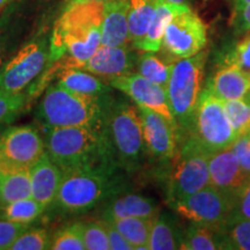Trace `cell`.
<instances>
[{"label":"cell","mask_w":250,"mask_h":250,"mask_svg":"<svg viewBox=\"0 0 250 250\" xmlns=\"http://www.w3.org/2000/svg\"><path fill=\"white\" fill-rule=\"evenodd\" d=\"M103 2L66 5L55 24L50 44V59L62 58V68H79L101 45Z\"/></svg>","instance_id":"6da1fadb"},{"label":"cell","mask_w":250,"mask_h":250,"mask_svg":"<svg viewBox=\"0 0 250 250\" xmlns=\"http://www.w3.org/2000/svg\"><path fill=\"white\" fill-rule=\"evenodd\" d=\"M45 134L46 154L62 171L79 168L112 170L115 154L107 129L93 127H48Z\"/></svg>","instance_id":"7a4b0ae2"},{"label":"cell","mask_w":250,"mask_h":250,"mask_svg":"<svg viewBox=\"0 0 250 250\" xmlns=\"http://www.w3.org/2000/svg\"><path fill=\"white\" fill-rule=\"evenodd\" d=\"M110 98L78 94L58 85L46 90L39 105V120L48 127L83 126L102 129Z\"/></svg>","instance_id":"3957f363"},{"label":"cell","mask_w":250,"mask_h":250,"mask_svg":"<svg viewBox=\"0 0 250 250\" xmlns=\"http://www.w3.org/2000/svg\"><path fill=\"white\" fill-rule=\"evenodd\" d=\"M105 129L117 164L127 170L138 168L147 153L138 107L111 99L105 117Z\"/></svg>","instance_id":"277c9868"},{"label":"cell","mask_w":250,"mask_h":250,"mask_svg":"<svg viewBox=\"0 0 250 250\" xmlns=\"http://www.w3.org/2000/svg\"><path fill=\"white\" fill-rule=\"evenodd\" d=\"M112 170L79 168L62 171V179L55 202L70 213H81L117 193Z\"/></svg>","instance_id":"5b68a950"},{"label":"cell","mask_w":250,"mask_h":250,"mask_svg":"<svg viewBox=\"0 0 250 250\" xmlns=\"http://www.w3.org/2000/svg\"><path fill=\"white\" fill-rule=\"evenodd\" d=\"M206 54L198 52L189 58L179 59L173 65L167 86L170 110L181 129H192L197 102L202 93Z\"/></svg>","instance_id":"8992f818"},{"label":"cell","mask_w":250,"mask_h":250,"mask_svg":"<svg viewBox=\"0 0 250 250\" xmlns=\"http://www.w3.org/2000/svg\"><path fill=\"white\" fill-rule=\"evenodd\" d=\"M176 165L168 186L169 203L181 201L210 186L211 153L190 136L177 153Z\"/></svg>","instance_id":"52a82bcc"},{"label":"cell","mask_w":250,"mask_h":250,"mask_svg":"<svg viewBox=\"0 0 250 250\" xmlns=\"http://www.w3.org/2000/svg\"><path fill=\"white\" fill-rule=\"evenodd\" d=\"M190 136L210 153L230 147L237 139L223 101L208 88L199 95Z\"/></svg>","instance_id":"ba28073f"},{"label":"cell","mask_w":250,"mask_h":250,"mask_svg":"<svg viewBox=\"0 0 250 250\" xmlns=\"http://www.w3.org/2000/svg\"><path fill=\"white\" fill-rule=\"evenodd\" d=\"M45 154V143L35 127L12 126L0 136V170L30 169Z\"/></svg>","instance_id":"9c48e42d"},{"label":"cell","mask_w":250,"mask_h":250,"mask_svg":"<svg viewBox=\"0 0 250 250\" xmlns=\"http://www.w3.org/2000/svg\"><path fill=\"white\" fill-rule=\"evenodd\" d=\"M208 43V31L202 19L189 6L176 13L166 28L162 46L177 59L201 52Z\"/></svg>","instance_id":"30bf717a"},{"label":"cell","mask_w":250,"mask_h":250,"mask_svg":"<svg viewBox=\"0 0 250 250\" xmlns=\"http://www.w3.org/2000/svg\"><path fill=\"white\" fill-rule=\"evenodd\" d=\"M46 42L37 40L24 45L0 70V95L21 93L44 68Z\"/></svg>","instance_id":"8fae6325"},{"label":"cell","mask_w":250,"mask_h":250,"mask_svg":"<svg viewBox=\"0 0 250 250\" xmlns=\"http://www.w3.org/2000/svg\"><path fill=\"white\" fill-rule=\"evenodd\" d=\"M169 206L191 223L221 225L232 213L234 201L210 184L187 198L169 203Z\"/></svg>","instance_id":"7c38bea8"},{"label":"cell","mask_w":250,"mask_h":250,"mask_svg":"<svg viewBox=\"0 0 250 250\" xmlns=\"http://www.w3.org/2000/svg\"><path fill=\"white\" fill-rule=\"evenodd\" d=\"M110 86L120 89L127 95L138 107L151 109L158 112L166 120L173 124L176 129H180L170 110L169 100H168L167 89L152 83L138 73H130L126 76L118 77L109 81Z\"/></svg>","instance_id":"4fadbf2b"},{"label":"cell","mask_w":250,"mask_h":250,"mask_svg":"<svg viewBox=\"0 0 250 250\" xmlns=\"http://www.w3.org/2000/svg\"><path fill=\"white\" fill-rule=\"evenodd\" d=\"M138 109L147 152L159 159L174 158L179 145V129L151 109L144 107H138Z\"/></svg>","instance_id":"5bb4252c"},{"label":"cell","mask_w":250,"mask_h":250,"mask_svg":"<svg viewBox=\"0 0 250 250\" xmlns=\"http://www.w3.org/2000/svg\"><path fill=\"white\" fill-rule=\"evenodd\" d=\"M208 168L211 186L230 197L233 201L250 179L243 171L235 153L230 147L211 153Z\"/></svg>","instance_id":"9a60e30c"},{"label":"cell","mask_w":250,"mask_h":250,"mask_svg":"<svg viewBox=\"0 0 250 250\" xmlns=\"http://www.w3.org/2000/svg\"><path fill=\"white\" fill-rule=\"evenodd\" d=\"M137 61L138 58L127 48V45H100L92 58L83 65V70L110 81L132 73Z\"/></svg>","instance_id":"2e32d148"},{"label":"cell","mask_w":250,"mask_h":250,"mask_svg":"<svg viewBox=\"0 0 250 250\" xmlns=\"http://www.w3.org/2000/svg\"><path fill=\"white\" fill-rule=\"evenodd\" d=\"M206 88L223 102L243 100L250 92V74L225 59L224 64L208 81Z\"/></svg>","instance_id":"e0dca14e"},{"label":"cell","mask_w":250,"mask_h":250,"mask_svg":"<svg viewBox=\"0 0 250 250\" xmlns=\"http://www.w3.org/2000/svg\"><path fill=\"white\" fill-rule=\"evenodd\" d=\"M31 198L45 208L55 202L62 179V170L46 154L30 168Z\"/></svg>","instance_id":"ac0fdd59"},{"label":"cell","mask_w":250,"mask_h":250,"mask_svg":"<svg viewBox=\"0 0 250 250\" xmlns=\"http://www.w3.org/2000/svg\"><path fill=\"white\" fill-rule=\"evenodd\" d=\"M127 11V0H108L104 2L101 27V45H127L130 42Z\"/></svg>","instance_id":"d6986e66"},{"label":"cell","mask_w":250,"mask_h":250,"mask_svg":"<svg viewBox=\"0 0 250 250\" xmlns=\"http://www.w3.org/2000/svg\"><path fill=\"white\" fill-rule=\"evenodd\" d=\"M159 213L160 208L153 198L138 193H127L109 202L102 217L103 220L108 221L127 217L155 219Z\"/></svg>","instance_id":"ffe728a7"},{"label":"cell","mask_w":250,"mask_h":250,"mask_svg":"<svg viewBox=\"0 0 250 250\" xmlns=\"http://www.w3.org/2000/svg\"><path fill=\"white\" fill-rule=\"evenodd\" d=\"M187 6L189 5H175L165 0H158L154 17L149 23L146 35L144 36L137 49L144 52H153V54L158 52L162 46V40L168 23L175 14L179 13Z\"/></svg>","instance_id":"44dd1931"},{"label":"cell","mask_w":250,"mask_h":250,"mask_svg":"<svg viewBox=\"0 0 250 250\" xmlns=\"http://www.w3.org/2000/svg\"><path fill=\"white\" fill-rule=\"evenodd\" d=\"M183 232L181 230L176 219L167 213H159L153 221L149 236L148 249L151 250H174L181 249Z\"/></svg>","instance_id":"7402d4cb"},{"label":"cell","mask_w":250,"mask_h":250,"mask_svg":"<svg viewBox=\"0 0 250 250\" xmlns=\"http://www.w3.org/2000/svg\"><path fill=\"white\" fill-rule=\"evenodd\" d=\"M223 225V224H221ZM221 225L191 223L183 232L181 249L217 250L223 249Z\"/></svg>","instance_id":"603a6c76"},{"label":"cell","mask_w":250,"mask_h":250,"mask_svg":"<svg viewBox=\"0 0 250 250\" xmlns=\"http://www.w3.org/2000/svg\"><path fill=\"white\" fill-rule=\"evenodd\" d=\"M58 85L71 92L90 96H103L110 93V87L99 80L94 74L79 68H62Z\"/></svg>","instance_id":"cb8c5ba5"},{"label":"cell","mask_w":250,"mask_h":250,"mask_svg":"<svg viewBox=\"0 0 250 250\" xmlns=\"http://www.w3.org/2000/svg\"><path fill=\"white\" fill-rule=\"evenodd\" d=\"M127 22H129L130 42L138 48L144 36L146 35L149 23L154 17L158 0H127Z\"/></svg>","instance_id":"d4e9b609"},{"label":"cell","mask_w":250,"mask_h":250,"mask_svg":"<svg viewBox=\"0 0 250 250\" xmlns=\"http://www.w3.org/2000/svg\"><path fill=\"white\" fill-rule=\"evenodd\" d=\"M31 197L30 169L1 171L0 177V204L7 205Z\"/></svg>","instance_id":"484cf974"},{"label":"cell","mask_w":250,"mask_h":250,"mask_svg":"<svg viewBox=\"0 0 250 250\" xmlns=\"http://www.w3.org/2000/svg\"><path fill=\"white\" fill-rule=\"evenodd\" d=\"M153 221L154 219L127 217L114 219L110 223L132 245L134 250H142L148 249Z\"/></svg>","instance_id":"4316f807"},{"label":"cell","mask_w":250,"mask_h":250,"mask_svg":"<svg viewBox=\"0 0 250 250\" xmlns=\"http://www.w3.org/2000/svg\"><path fill=\"white\" fill-rule=\"evenodd\" d=\"M223 249L250 250V219L228 217L221 225Z\"/></svg>","instance_id":"83f0119b"},{"label":"cell","mask_w":250,"mask_h":250,"mask_svg":"<svg viewBox=\"0 0 250 250\" xmlns=\"http://www.w3.org/2000/svg\"><path fill=\"white\" fill-rule=\"evenodd\" d=\"M173 65L153 55V52H145L137 61V70L142 77L167 88Z\"/></svg>","instance_id":"f1b7e54d"},{"label":"cell","mask_w":250,"mask_h":250,"mask_svg":"<svg viewBox=\"0 0 250 250\" xmlns=\"http://www.w3.org/2000/svg\"><path fill=\"white\" fill-rule=\"evenodd\" d=\"M45 206L35 201L34 198H24L4 205L5 219L17 223L29 224L36 220L44 211Z\"/></svg>","instance_id":"f546056e"},{"label":"cell","mask_w":250,"mask_h":250,"mask_svg":"<svg viewBox=\"0 0 250 250\" xmlns=\"http://www.w3.org/2000/svg\"><path fill=\"white\" fill-rule=\"evenodd\" d=\"M223 103L236 138L247 136L250 130V103L246 100H230Z\"/></svg>","instance_id":"4dcf8cb0"},{"label":"cell","mask_w":250,"mask_h":250,"mask_svg":"<svg viewBox=\"0 0 250 250\" xmlns=\"http://www.w3.org/2000/svg\"><path fill=\"white\" fill-rule=\"evenodd\" d=\"M49 249L52 250H85L83 223L72 224L62 228L50 241Z\"/></svg>","instance_id":"1f68e13d"},{"label":"cell","mask_w":250,"mask_h":250,"mask_svg":"<svg viewBox=\"0 0 250 250\" xmlns=\"http://www.w3.org/2000/svg\"><path fill=\"white\" fill-rule=\"evenodd\" d=\"M50 239L49 234L42 228L24 230L15 240L9 250H43L49 249Z\"/></svg>","instance_id":"d6a6232c"},{"label":"cell","mask_w":250,"mask_h":250,"mask_svg":"<svg viewBox=\"0 0 250 250\" xmlns=\"http://www.w3.org/2000/svg\"><path fill=\"white\" fill-rule=\"evenodd\" d=\"M83 242L86 249L88 250H109V240L107 230L103 223H90L83 224Z\"/></svg>","instance_id":"836d02e7"},{"label":"cell","mask_w":250,"mask_h":250,"mask_svg":"<svg viewBox=\"0 0 250 250\" xmlns=\"http://www.w3.org/2000/svg\"><path fill=\"white\" fill-rule=\"evenodd\" d=\"M26 103V94L22 92L12 95H0V124L12 121L22 110Z\"/></svg>","instance_id":"e575fe53"},{"label":"cell","mask_w":250,"mask_h":250,"mask_svg":"<svg viewBox=\"0 0 250 250\" xmlns=\"http://www.w3.org/2000/svg\"><path fill=\"white\" fill-rule=\"evenodd\" d=\"M28 229V224L12 220H0V250L11 248L15 240Z\"/></svg>","instance_id":"d590c367"},{"label":"cell","mask_w":250,"mask_h":250,"mask_svg":"<svg viewBox=\"0 0 250 250\" xmlns=\"http://www.w3.org/2000/svg\"><path fill=\"white\" fill-rule=\"evenodd\" d=\"M226 61L237 65L250 74V33L236 45L232 54L226 58Z\"/></svg>","instance_id":"8d00e7d4"},{"label":"cell","mask_w":250,"mask_h":250,"mask_svg":"<svg viewBox=\"0 0 250 250\" xmlns=\"http://www.w3.org/2000/svg\"><path fill=\"white\" fill-rule=\"evenodd\" d=\"M229 217L250 219V179L234 199L233 211Z\"/></svg>","instance_id":"74e56055"},{"label":"cell","mask_w":250,"mask_h":250,"mask_svg":"<svg viewBox=\"0 0 250 250\" xmlns=\"http://www.w3.org/2000/svg\"><path fill=\"white\" fill-rule=\"evenodd\" d=\"M230 148L235 153L243 171L250 177V142L248 137L242 136L237 138Z\"/></svg>","instance_id":"f35d334b"},{"label":"cell","mask_w":250,"mask_h":250,"mask_svg":"<svg viewBox=\"0 0 250 250\" xmlns=\"http://www.w3.org/2000/svg\"><path fill=\"white\" fill-rule=\"evenodd\" d=\"M102 223L104 225L105 230H107L109 246H110L111 250H134L132 245L118 232L116 227L110 221L103 220Z\"/></svg>","instance_id":"ab89813d"},{"label":"cell","mask_w":250,"mask_h":250,"mask_svg":"<svg viewBox=\"0 0 250 250\" xmlns=\"http://www.w3.org/2000/svg\"><path fill=\"white\" fill-rule=\"evenodd\" d=\"M237 23L241 29L250 31V5L246 6L240 11H236Z\"/></svg>","instance_id":"60d3db41"},{"label":"cell","mask_w":250,"mask_h":250,"mask_svg":"<svg viewBox=\"0 0 250 250\" xmlns=\"http://www.w3.org/2000/svg\"><path fill=\"white\" fill-rule=\"evenodd\" d=\"M108 0H66V5L77 4V2H103L104 4Z\"/></svg>","instance_id":"b9f144b4"},{"label":"cell","mask_w":250,"mask_h":250,"mask_svg":"<svg viewBox=\"0 0 250 250\" xmlns=\"http://www.w3.org/2000/svg\"><path fill=\"white\" fill-rule=\"evenodd\" d=\"M248 5H250V0H235L236 11H240V9H242Z\"/></svg>","instance_id":"7bdbcfd3"},{"label":"cell","mask_w":250,"mask_h":250,"mask_svg":"<svg viewBox=\"0 0 250 250\" xmlns=\"http://www.w3.org/2000/svg\"><path fill=\"white\" fill-rule=\"evenodd\" d=\"M165 1L170 2V4H175V5H188L189 4V0H165Z\"/></svg>","instance_id":"ee69618b"},{"label":"cell","mask_w":250,"mask_h":250,"mask_svg":"<svg viewBox=\"0 0 250 250\" xmlns=\"http://www.w3.org/2000/svg\"><path fill=\"white\" fill-rule=\"evenodd\" d=\"M14 0H0V11H1L2 8L6 7L8 4H11V2H13Z\"/></svg>","instance_id":"f6af8a7d"},{"label":"cell","mask_w":250,"mask_h":250,"mask_svg":"<svg viewBox=\"0 0 250 250\" xmlns=\"http://www.w3.org/2000/svg\"><path fill=\"white\" fill-rule=\"evenodd\" d=\"M2 62H4V49L0 45V70L2 67Z\"/></svg>","instance_id":"bcb514c9"},{"label":"cell","mask_w":250,"mask_h":250,"mask_svg":"<svg viewBox=\"0 0 250 250\" xmlns=\"http://www.w3.org/2000/svg\"><path fill=\"white\" fill-rule=\"evenodd\" d=\"M243 100H246L247 102H249V103H250V92H249L248 94H247V95H246V98L243 99Z\"/></svg>","instance_id":"7dc6e473"},{"label":"cell","mask_w":250,"mask_h":250,"mask_svg":"<svg viewBox=\"0 0 250 250\" xmlns=\"http://www.w3.org/2000/svg\"><path fill=\"white\" fill-rule=\"evenodd\" d=\"M247 137H248V139H249V142H250V130H249V132L247 133Z\"/></svg>","instance_id":"c3c4849f"},{"label":"cell","mask_w":250,"mask_h":250,"mask_svg":"<svg viewBox=\"0 0 250 250\" xmlns=\"http://www.w3.org/2000/svg\"><path fill=\"white\" fill-rule=\"evenodd\" d=\"M0 177H1V170H0Z\"/></svg>","instance_id":"681fc988"}]
</instances>
